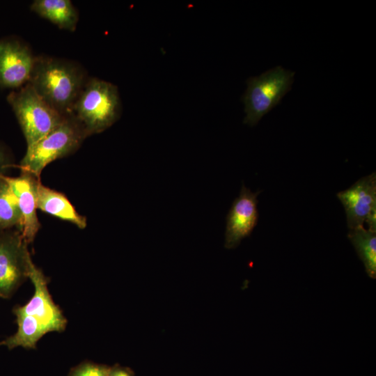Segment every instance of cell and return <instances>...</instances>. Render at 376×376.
<instances>
[{"label":"cell","mask_w":376,"mask_h":376,"mask_svg":"<svg viewBox=\"0 0 376 376\" xmlns=\"http://www.w3.org/2000/svg\"><path fill=\"white\" fill-rule=\"evenodd\" d=\"M295 72L276 66L258 77L247 79V88L242 96L246 116L244 123L256 125L276 107L290 90Z\"/></svg>","instance_id":"obj_5"},{"label":"cell","mask_w":376,"mask_h":376,"mask_svg":"<svg viewBox=\"0 0 376 376\" xmlns=\"http://www.w3.org/2000/svg\"><path fill=\"white\" fill-rule=\"evenodd\" d=\"M121 102L118 87L104 80L88 78L71 115L81 125L87 135L104 132L120 118Z\"/></svg>","instance_id":"obj_2"},{"label":"cell","mask_w":376,"mask_h":376,"mask_svg":"<svg viewBox=\"0 0 376 376\" xmlns=\"http://www.w3.org/2000/svg\"><path fill=\"white\" fill-rule=\"evenodd\" d=\"M31 10L61 29L75 31L79 13L70 0H35Z\"/></svg>","instance_id":"obj_13"},{"label":"cell","mask_w":376,"mask_h":376,"mask_svg":"<svg viewBox=\"0 0 376 376\" xmlns=\"http://www.w3.org/2000/svg\"><path fill=\"white\" fill-rule=\"evenodd\" d=\"M22 129L27 148L60 125L64 116L47 103L27 83L7 96Z\"/></svg>","instance_id":"obj_4"},{"label":"cell","mask_w":376,"mask_h":376,"mask_svg":"<svg viewBox=\"0 0 376 376\" xmlns=\"http://www.w3.org/2000/svg\"><path fill=\"white\" fill-rule=\"evenodd\" d=\"M109 376H131L125 370L116 368L110 370Z\"/></svg>","instance_id":"obj_19"},{"label":"cell","mask_w":376,"mask_h":376,"mask_svg":"<svg viewBox=\"0 0 376 376\" xmlns=\"http://www.w3.org/2000/svg\"><path fill=\"white\" fill-rule=\"evenodd\" d=\"M13 166L12 156L8 148L0 143V176L6 175L8 170Z\"/></svg>","instance_id":"obj_18"},{"label":"cell","mask_w":376,"mask_h":376,"mask_svg":"<svg viewBox=\"0 0 376 376\" xmlns=\"http://www.w3.org/2000/svg\"><path fill=\"white\" fill-rule=\"evenodd\" d=\"M260 192H252L242 183L240 195L233 201L226 216V248L236 247L242 240L250 235L257 225V197Z\"/></svg>","instance_id":"obj_10"},{"label":"cell","mask_w":376,"mask_h":376,"mask_svg":"<svg viewBox=\"0 0 376 376\" xmlns=\"http://www.w3.org/2000/svg\"><path fill=\"white\" fill-rule=\"evenodd\" d=\"M344 207L349 230L363 226L376 231V174L372 173L336 194Z\"/></svg>","instance_id":"obj_7"},{"label":"cell","mask_w":376,"mask_h":376,"mask_svg":"<svg viewBox=\"0 0 376 376\" xmlns=\"http://www.w3.org/2000/svg\"><path fill=\"white\" fill-rule=\"evenodd\" d=\"M87 79L75 62L40 56H36L28 84L54 109L68 116Z\"/></svg>","instance_id":"obj_1"},{"label":"cell","mask_w":376,"mask_h":376,"mask_svg":"<svg viewBox=\"0 0 376 376\" xmlns=\"http://www.w3.org/2000/svg\"><path fill=\"white\" fill-rule=\"evenodd\" d=\"M4 176H0V230L14 226L19 230L22 214L18 201Z\"/></svg>","instance_id":"obj_16"},{"label":"cell","mask_w":376,"mask_h":376,"mask_svg":"<svg viewBox=\"0 0 376 376\" xmlns=\"http://www.w3.org/2000/svg\"><path fill=\"white\" fill-rule=\"evenodd\" d=\"M88 136L71 115L54 130L27 148L19 168L40 179L43 169L52 162L75 152Z\"/></svg>","instance_id":"obj_3"},{"label":"cell","mask_w":376,"mask_h":376,"mask_svg":"<svg viewBox=\"0 0 376 376\" xmlns=\"http://www.w3.org/2000/svg\"><path fill=\"white\" fill-rule=\"evenodd\" d=\"M347 237L363 262L366 273L372 278L376 276V231L363 226L349 230Z\"/></svg>","instance_id":"obj_15"},{"label":"cell","mask_w":376,"mask_h":376,"mask_svg":"<svg viewBox=\"0 0 376 376\" xmlns=\"http://www.w3.org/2000/svg\"><path fill=\"white\" fill-rule=\"evenodd\" d=\"M27 244L19 230L0 233V297H10L28 278Z\"/></svg>","instance_id":"obj_6"},{"label":"cell","mask_w":376,"mask_h":376,"mask_svg":"<svg viewBox=\"0 0 376 376\" xmlns=\"http://www.w3.org/2000/svg\"><path fill=\"white\" fill-rule=\"evenodd\" d=\"M17 317L18 329L17 332L0 342V345H5L9 350L22 346L26 348H35L36 343L47 331L33 316L13 312Z\"/></svg>","instance_id":"obj_14"},{"label":"cell","mask_w":376,"mask_h":376,"mask_svg":"<svg viewBox=\"0 0 376 376\" xmlns=\"http://www.w3.org/2000/svg\"><path fill=\"white\" fill-rule=\"evenodd\" d=\"M28 278L33 284L34 294L27 304L15 307L13 312L34 317L47 332L63 331L67 321L51 298L46 277L41 270L36 267L31 258L28 263Z\"/></svg>","instance_id":"obj_8"},{"label":"cell","mask_w":376,"mask_h":376,"mask_svg":"<svg viewBox=\"0 0 376 376\" xmlns=\"http://www.w3.org/2000/svg\"><path fill=\"white\" fill-rule=\"evenodd\" d=\"M36 56L14 38L0 39V88L17 89L29 80Z\"/></svg>","instance_id":"obj_9"},{"label":"cell","mask_w":376,"mask_h":376,"mask_svg":"<svg viewBox=\"0 0 376 376\" xmlns=\"http://www.w3.org/2000/svg\"><path fill=\"white\" fill-rule=\"evenodd\" d=\"M15 194L22 214L19 231L27 244L31 243L40 228L37 217V186L40 179L26 172L15 178L4 176Z\"/></svg>","instance_id":"obj_11"},{"label":"cell","mask_w":376,"mask_h":376,"mask_svg":"<svg viewBox=\"0 0 376 376\" xmlns=\"http://www.w3.org/2000/svg\"><path fill=\"white\" fill-rule=\"evenodd\" d=\"M37 208L70 222L79 228L83 229L87 226L86 217L77 212L63 194L45 186L40 180L37 186Z\"/></svg>","instance_id":"obj_12"},{"label":"cell","mask_w":376,"mask_h":376,"mask_svg":"<svg viewBox=\"0 0 376 376\" xmlns=\"http://www.w3.org/2000/svg\"><path fill=\"white\" fill-rule=\"evenodd\" d=\"M111 368L93 363H84L75 368L70 376H109Z\"/></svg>","instance_id":"obj_17"}]
</instances>
